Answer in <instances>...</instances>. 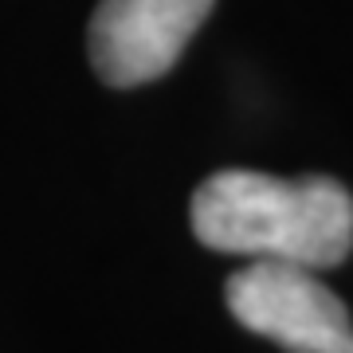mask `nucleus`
Listing matches in <instances>:
<instances>
[{
	"mask_svg": "<svg viewBox=\"0 0 353 353\" xmlns=\"http://www.w3.org/2000/svg\"><path fill=\"white\" fill-rule=\"evenodd\" d=\"M192 232L224 255L326 271L353 252V196L330 176L224 169L192 192Z\"/></svg>",
	"mask_w": 353,
	"mask_h": 353,
	"instance_id": "obj_1",
	"label": "nucleus"
},
{
	"mask_svg": "<svg viewBox=\"0 0 353 353\" xmlns=\"http://www.w3.org/2000/svg\"><path fill=\"white\" fill-rule=\"evenodd\" d=\"M243 330L279 341L287 353H353V318L318 271L252 259L224 287Z\"/></svg>",
	"mask_w": 353,
	"mask_h": 353,
	"instance_id": "obj_2",
	"label": "nucleus"
},
{
	"mask_svg": "<svg viewBox=\"0 0 353 353\" xmlns=\"http://www.w3.org/2000/svg\"><path fill=\"white\" fill-rule=\"evenodd\" d=\"M212 0H99L90 16V63L110 87L161 79L189 48Z\"/></svg>",
	"mask_w": 353,
	"mask_h": 353,
	"instance_id": "obj_3",
	"label": "nucleus"
}]
</instances>
